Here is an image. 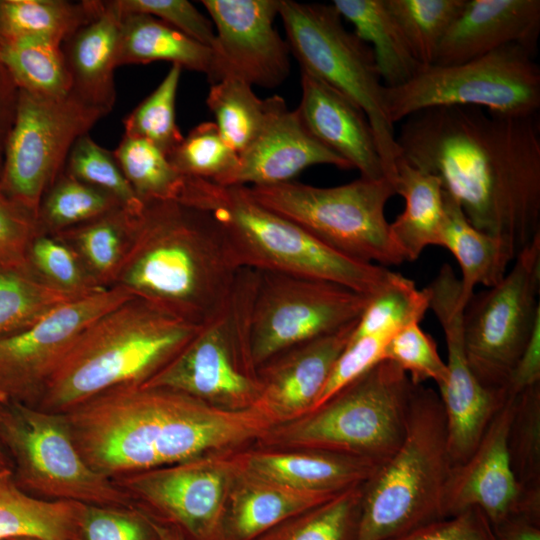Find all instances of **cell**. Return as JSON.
Wrapping results in <instances>:
<instances>
[{
	"label": "cell",
	"instance_id": "1",
	"mask_svg": "<svg viewBox=\"0 0 540 540\" xmlns=\"http://www.w3.org/2000/svg\"><path fill=\"white\" fill-rule=\"evenodd\" d=\"M403 121L396 136L399 158L436 176L476 229L503 240L517 255L540 235L536 115L444 106Z\"/></svg>",
	"mask_w": 540,
	"mask_h": 540
},
{
	"label": "cell",
	"instance_id": "2",
	"mask_svg": "<svg viewBox=\"0 0 540 540\" xmlns=\"http://www.w3.org/2000/svg\"><path fill=\"white\" fill-rule=\"evenodd\" d=\"M63 415L84 461L112 480L247 448L273 426L260 408L228 412L147 386L105 391Z\"/></svg>",
	"mask_w": 540,
	"mask_h": 540
},
{
	"label": "cell",
	"instance_id": "3",
	"mask_svg": "<svg viewBox=\"0 0 540 540\" xmlns=\"http://www.w3.org/2000/svg\"><path fill=\"white\" fill-rule=\"evenodd\" d=\"M239 270L208 213L178 201L148 202L114 286L202 325L226 304Z\"/></svg>",
	"mask_w": 540,
	"mask_h": 540
},
{
	"label": "cell",
	"instance_id": "4",
	"mask_svg": "<svg viewBox=\"0 0 540 540\" xmlns=\"http://www.w3.org/2000/svg\"><path fill=\"white\" fill-rule=\"evenodd\" d=\"M202 325L146 300L130 298L83 331L48 381L36 407L63 414L105 391L142 386Z\"/></svg>",
	"mask_w": 540,
	"mask_h": 540
},
{
	"label": "cell",
	"instance_id": "5",
	"mask_svg": "<svg viewBox=\"0 0 540 540\" xmlns=\"http://www.w3.org/2000/svg\"><path fill=\"white\" fill-rule=\"evenodd\" d=\"M176 201L208 213L239 269L269 271L337 283L374 296L392 271L329 248L297 224L257 202L247 186L184 177Z\"/></svg>",
	"mask_w": 540,
	"mask_h": 540
},
{
	"label": "cell",
	"instance_id": "6",
	"mask_svg": "<svg viewBox=\"0 0 540 540\" xmlns=\"http://www.w3.org/2000/svg\"><path fill=\"white\" fill-rule=\"evenodd\" d=\"M452 466L439 393L414 385L399 448L362 484L356 540H388L445 518Z\"/></svg>",
	"mask_w": 540,
	"mask_h": 540
},
{
	"label": "cell",
	"instance_id": "7",
	"mask_svg": "<svg viewBox=\"0 0 540 540\" xmlns=\"http://www.w3.org/2000/svg\"><path fill=\"white\" fill-rule=\"evenodd\" d=\"M414 385L382 360L305 415L273 425L253 445L321 450L382 465L403 440Z\"/></svg>",
	"mask_w": 540,
	"mask_h": 540
},
{
	"label": "cell",
	"instance_id": "8",
	"mask_svg": "<svg viewBox=\"0 0 540 540\" xmlns=\"http://www.w3.org/2000/svg\"><path fill=\"white\" fill-rule=\"evenodd\" d=\"M257 278L256 270L240 269L222 309L142 386L171 389L228 412L259 408L261 383L251 340Z\"/></svg>",
	"mask_w": 540,
	"mask_h": 540
},
{
	"label": "cell",
	"instance_id": "9",
	"mask_svg": "<svg viewBox=\"0 0 540 540\" xmlns=\"http://www.w3.org/2000/svg\"><path fill=\"white\" fill-rule=\"evenodd\" d=\"M278 15L290 52L301 69L346 96L365 113L384 177L394 185L400 149L386 111L385 86L370 46L344 27L333 4L280 0Z\"/></svg>",
	"mask_w": 540,
	"mask_h": 540
},
{
	"label": "cell",
	"instance_id": "10",
	"mask_svg": "<svg viewBox=\"0 0 540 540\" xmlns=\"http://www.w3.org/2000/svg\"><path fill=\"white\" fill-rule=\"evenodd\" d=\"M261 205L300 226L334 251L363 263L398 265L405 261L385 216L396 195L386 178L360 177L334 187L288 181L247 186Z\"/></svg>",
	"mask_w": 540,
	"mask_h": 540
},
{
	"label": "cell",
	"instance_id": "11",
	"mask_svg": "<svg viewBox=\"0 0 540 540\" xmlns=\"http://www.w3.org/2000/svg\"><path fill=\"white\" fill-rule=\"evenodd\" d=\"M535 54L509 44L452 65L422 67L408 82L385 87L394 124L433 107L471 106L513 117L535 116L540 108V68Z\"/></svg>",
	"mask_w": 540,
	"mask_h": 540
},
{
	"label": "cell",
	"instance_id": "12",
	"mask_svg": "<svg viewBox=\"0 0 540 540\" xmlns=\"http://www.w3.org/2000/svg\"><path fill=\"white\" fill-rule=\"evenodd\" d=\"M0 447L11 462L14 482L31 496L133 507L125 491L84 461L63 414L0 402Z\"/></svg>",
	"mask_w": 540,
	"mask_h": 540
},
{
	"label": "cell",
	"instance_id": "13",
	"mask_svg": "<svg viewBox=\"0 0 540 540\" xmlns=\"http://www.w3.org/2000/svg\"><path fill=\"white\" fill-rule=\"evenodd\" d=\"M540 235L516 258L497 285L473 293L463 310L469 366L487 388L506 390L510 375L540 321Z\"/></svg>",
	"mask_w": 540,
	"mask_h": 540
},
{
	"label": "cell",
	"instance_id": "14",
	"mask_svg": "<svg viewBox=\"0 0 540 540\" xmlns=\"http://www.w3.org/2000/svg\"><path fill=\"white\" fill-rule=\"evenodd\" d=\"M107 114L73 92L52 98L19 90L0 174L2 190L37 216L75 141Z\"/></svg>",
	"mask_w": 540,
	"mask_h": 540
},
{
	"label": "cell",
	"instance_id": "15",
	"mask_svg": "<svg viewBox=\"0 0 540 540\" xmlns=\"http://www.w3.org/2000/svg\"><path fill=\"white\" fill-rule=\"evenodd\" d=\"M370 298L325 280L258 271L251 314L256 366L358 321Z\"/></svg>",
	"mask_w": 540,
	"mask_h": 540
},
{
	"label": "cell",
	"instance_id": "16",
	"mask_svg": "<svg viewBox=\"0 0 540 540\" xmlns=\"http://www.w3.org/2000/svg\"><path fill=\"white\" fill-rule=\"evenodd\" d=\"M233 452L117 477L132 506L183 540H223V518L235 470Z\"/></svg>",
	"mask_w": 540,
	"mask_h": 540
},
{
	"label": "cell",
	"instance_id": "17",
	"mask_svg": "<svg viewBox=\"0 0 540 540\" xmlns=\"http://www.w3.org/2000/svg\"><path fill=\"white\" fill-rule=\"evenodd\" d=\"M133 297L120 286L105 288L59 306L24 330L0 337V402L36 407L83 331Z\"/></svg>",
	"mask_w": 540,
	"mask_h": 540
},
{
	"label": "cell",
	"instance_id": "18",
	"mask_svg": "<svg viewBox=\"0 0 540 540\" xmlns=\"http://www.w3.org/2000/svg\"><path fill=\"white\" fill-rule=\"evenodd\" d=\"M425 289L429 308L445 336L448 375L438 389L446 418L448 450L455 466L471 455L491 420L511 395L506 390L482 385L469 366L462 334L465 307L460 299V281L452 267L442 265Z\"/></svg>",
	"mask_w": 540,
	"mask_h": 540
},
{
	"label": "cell",
	"instance_id": "19",
	"mask_svg": "<svg viewBox=\"0 0 540 540\" xmlns=\"http://www.w3.org/2000/svg\"><path fill=\"white\" fill-rule=\"evenodd\" d=\"M215 39L210 84L233 77L275 88L290 72V48L276 31L280 0H203Z\"/></svg>",
	"mask_w": 540,
	"mask_h": 540
},
{
	"label": "cell",
	"instance_id": "20",
	"mask_svg": "<svg viewBox=\"0 0 540 540\" xmlns=\"http://www.w3.org/2000/svg\"><path fill=\"white\" fill-rule=\"evenodd\" d=\"M513 408L514 396H509L471 455L452 466L443 498L444 517L476 507L492 526L513 517L540 523V513L527 505L511 467L508 432Z\"/></svg>",
	"mask_w": 540,
	"mask_h": 540
},
{
	"label": "cell",
	"instance_id": "21",
	"mask_svg": "<svg viewBox=\"0 0 540 540\" xmlns=\"http://www.w3.org/2000/svg\"><path fill=\"white\" fill-rule=\"evenodd\" d=\"M356 323L290 347L258 367L259 408L273 425L312 410Z\"/></svg>",
	"mask_w": 540,
	"mask_h": 540
},
{
	"label": "cell",
	"instance_id": "22",
	"mask_svg": "<svg viewBox=\"0 0 540 540\" xmlns=\"http://www.w3.org/2000/svg\"><path fill=\"white\" fill-rule=\"evenodd\" d=\"M539 33V0H466L442 39L434 64L462 63L509 44L535 54Z\"/></svg>",
	"mask_w": 540,
	"mask_h": 540
},
{
	"label": "cell",
	"instance_id": "23",
	"mask_svg": "<svg viewBox=\"0 0 540 540\" xmlns=\"http://www.w3.org/2000/svg\"><path fill=\"white\" fill-rule=\"evenodd\" d=\"M301 92L296 110L311 135L358 169L360 177L383 178L382 161L365 113L346 96L302 69Z\"/></svg>",
	"mask_w": 540,
	"mask_h": 540
},
{
	"label": "cell",
	"instance_id": "24",
	"mask_svg": "<svg viewBox=\"0 0 540 540\" xmlns=\"http://www.w3.org/2000/svg\"><path fill=\"white\" fill-rule=\"evenodd\" d=\"M352 169L350 164L321 144L303 124L298 111L279 113L241 154L226 185L268 186L292 179L314 165Z\"/></svg>",
	"mask_w": 540,
	"mask_h": 540
},
{
	"label": "cell",
	"instance_id": "25",
	"mask_svg": "<svg viewBox=\"0 0 540 540\" xmlns=\"http://www.w3.org/2000/svg\"><path fill=\"white\" fill-rule=\"evenodd\" d=\"M245 469L290 488L340 493L366 482L380 466L371 461L313 449L252 445L234 452Z\"/></svg>",
	"mask_w": 540,
	"mask_h": 540
},
{
	"label": "cell",
	"instance_id": "26",
	"mask_svg": "<svg viewBox=\"0 0 540 540\" xmlns=\"http://www.w3.org/2000/svg\"><path fill=\"white\" fill-rule=\"evenodd\" d=\"M234 460L236 466L223 518V540H254L287 518L339 494L296 490L245 469L235 456Z\"/></svg>",
	"mask_w": 540,
	"mask_h": 540
},
{
	"label": "cell",
	"instance_id": "27",
	"mask_svg": "<svg viewBox=\"0 0 540 540\" xmlns=\"http://www.w3.org/2000/svg\"><path fill=\"white\" fill-rule=\"evenodd\" d=\"M122 17L117 0L104 1L101 13L62 44L71 92L107 113L116 101L114 70Z\"/></svg>",
	"mask_w": 540,
	"mask_h": 540
},
{
	"label": "cell",
	"instance_id": "28",
	"mask_svg": "<svg viewBox=\"0 0 540 540\" xmlns=\"http://www.w3.org/2000/svg\"><path fill=\"white\" fill-rule=\"evenodd\" d=\"M439 246L449 250L459 263L460 299L464 307L476 285L490 288L500 283L517 256L503 240L476 229L465 217L459 203L446 191Z\"/></svg>",
	"mask_w": 540,
	"mask_h": 540
},
{
	"label": "cell",
	"instance_id": "29",
	"mask_svg": "<svg viewBox=\"0 0 540 540\" xmlns=\"http://www.w3.org/2000/svg\"><path fill=\"white\" fill-rule=\"evenodd\" d=\"M394 189L405 208L390 223L392 239L405 261L416 260L431 245L439 246L444 219V190L434 175L399 158Z\"/></svg>",
	"mask_w": 540,
	"mask_h": 540
},
{
	"label": "cell",
	"instance_id": "30",
	"mask_svg": "<svg viewBox=\"0 0 540 540\" xmlns=\"http://www.w3.org/2000/svg\"><path fill=\"white\" fill-rule=\"evenodd\" d=\"M167 61L203 73H212V49L165 22L147 14H123L117 66Z\"/></svg>",
	"mask_w": 540,
	"mask_h": 540
},
{
	"label": "cell",
	"instance_id": "31",
	"mask_svg": "<svg viewBox=\"0 0 540 540\" xmlns=\"http://www.w3.org/2000/svg\"><path fill=\"white\" fill-rule=\"evenodd\" d=\"M332 4L354 26V34L370 46L385 87L408 82L423 67L385 0H334Z\"/></svg>",
	"mask_w": 540,
	"mask_h": 540
},
{
	"label": "cell",
	"instance_id": "32",
	"mask_svg": "<svg viewBox=\"0 0 540 540\" xmlns=\"http://www.w3.org/2000/svg\"><path fill=\"white\" fill-rule=\"evenodd\" d=\"M83 503L48 501L20 489L12 473L0 475V540L31 537L72 540Z\"/></svg>",
	"mask_w": 540,
	"mask_h": 540
},
{
	"label": "cell",
	"instance_id": "33",
	"mask_svg": "<svg viewBox=\"0 0 540 540\" xmlns=\"http://www.w3.org/2000/svg\"><path fill=\"white\" fill-rule=\"evenodd\" d=\"M206 104L226 143L238 155L245 151L287 104L279 95L261 99L252 86L227 77L210 85Z\"/></svg>",
	"mask_w": 540,
	"mask_h": 540
},
{
	"label": "cell",
	"instance_id": "34",
	"mask_svg": "<svg viewBox=\"0 0 540 540\" xmlns=\"http://www.w3.org/2000/svg\"><path fill=\"white\" fill-rule=\"evenodd\" d=\"M138 214L119 208L55 235L74 249L100 287L109 288L132 246Z\"/></svg>",
	"mask_w": 540,
	"mask_h": 540
},
{
	"label": "cell",
	"instance_id": "35",
	"mask_svg": "<svg viewBox=\"0 0 540 540\" xmlns=\"http://www.w3.org/2000/svg\"><path fill=\"white\" fill-rule=\"evenodd\" d=\"M2 7L7 43L40 38L62 45L101 13L104 1L3 0Z\"/></svg>",
	"mask_w": 540,
	"mask_h": 540
},
{
	"label": "cell",
	"instance_id": "36",
	"mask_svg": "<svg viewBox=\"0 0 540 540\" xmlns=\"http://www.w3.org/2000/svg\"><path fill=\"white\" fill-rule=\"evenodd\" d=\"M0 62L19 90L52 98L71 92V78L60 44L40 38L11 40L0 51Z\"/></svg>",
	"mask_w": 540,
	"mask_h": 540
},
{
	"label": "cell",
	"instance_id": "37",
	"mask_svg": "<svg viewBox=\"0 0 540 540\" xmlns=\"http://www.w3.org/2000/svg\"><path fill=\"white\" fill-rule=\"evenodd\" d=\"M362 484L293 515L254 540H356Z\"/></svg>",
	"mask_w": 540,
	"mask_h": 540
},
{
	"label": "cell",
	"instance_id": "38",
	"mask_svg": "<svg viewBox=\"0 0 540 540\" xmlns=\"http://www.w3.org/2000/svg\"><path fill=\"white\" fill-rule=\"evenodd\" d=\"M79 297L49 285L30 269L0 266V337L28 328Z\"/></svg>",
	"mask_w": 540,
	"mask_h": 540
},
{
	"label": "cell",
	"instance_id": "39",
	"mask_svg": "<svg viewBox=\"0 0 540 540\" xmlns=\"http://www.w3.org/2000/svg\"><path fill=\"white\" fill-rule=\"evenodd\" d=\"M508 452L527 505L540 513V383L514 396Z\"/></svg>",
	"mask_w": 540,
	"mask_h": 540
},
{
	"label": "cell",
	"instance_id": "40",
	"mask_svg": "<svg viewBox=\"0 0 540 540\" xmlns=\"http://www.w3.org/2000/svg\"><path fill=\"white\" fill-rule=\"evenodd\" d=\"M123 208L112 195L86 184L64 170L43 195L38 231L56 234Z\"/></svg>",
	"mask_w": 540,
	"mask_h": 540
},
{
	"label": "cell",
	"instance_id": "41",
	"mask_svg": "<svg viewBox=\"0 0 540 540\" xmlns=\"http://www.w3.org/2000/svg\"><path fill=\"white\" fill-rule=\"evenodd\" d=\"M113 153L127 181L143 203L176 201L184 176L156 145L143 138L124 134Z\"/></svg>",
	"mask_w": 540,
	"mask_h": 540
},
{
	"label": "cell",
	"instance_id": "42",
	"mask_svg": "<svg viewBox=\"0 0 540 540\" xmlns=\"http://www.w3.org/2000/svg\"><path fill=\"white\" fill-rule=\"evenodd\" d=\"M416 60L435 63L446 32L459 16L466 0H385Z\"/></svg>",
	"mask_w": 540,
	"mask_h": 540
},
{
	"label": "cell",
	"instance_id": "43",
	"mask_svg": "<svg viewBox=\"0 0 540 540\" xmlns=\"http://www.w3.org/2000/svg\"><path fill=\"white\" fill-rule=\"evenodd\" d=\"M428 309L426 289L420 290L412 280L392 272L384 287L370 298L350 339L370 334L392 336L410 323H420Z\"/></svg>",
	"mask_w": 540,
	"mask_h": 540
},
{
	"label": "cell",
	"instance_id": "44",
	"mask_svg": "<svg viewBox=\"0 0 540 540\" xmlns=\"http://www.w3.org/2000/svg\"><path fill=\"white\" fill-rule=\"evenodd\" d=\"M182 68L173 64L159 85L123 120L124 134L143 138L168 156L182 141L176 96Z\"/></svg>",
	"mask_w": 540,
	"mask_h": 540
},
{
	"label": "cell",
	"instance_id": "45",
	"mask_svg": "<svg viewBox=\"0 0 540 540\" xmlns=\"http://www.w3.org/2000/svg\"><path fill=\"white\" fill-rule=\"evenodd\" d=\"M184 177L226 185L236 171L239 155L222 138L214 122H202L183 137L167 156Z\"/></svg>",
	"mask_w": 540,
	"mask_h": 540
},
{
	"label": "cell",
	"instance_id": "46",
	"mask_svg": "<svg viewBox=\"0 0 540 540\" xmlns=\"http://www.w3.org/2000/svg\"><path fill=\"white\" fill-rule=\"evenodd\" d=\"M64 171L112 195L124 209L133 214L140 213L144 206L123 174L113 151L97 144L89 134L75 141L68 154Z\"/></svg>",
	"mask_w": 540,
	"mask_h": 540
},
{
	"label": "cell",
	"instance_id": "47",
	"mask_svg": "<svg viewBox=\"0 0 540 540\" xmlns=\"http://www.w3.org/2000/svg\"><path fill=\"white\" fill-rule=\"evenodd\" d=\"M27 260L36 276L66 293L86 296L105 289L94 281L74 249L55 234L38 232Z\"/></svg>",
	"mask_w": 540,
	"mask_h": 540
},
{
	"label": "cell",
	"instance_id": "48",
	"mask_svg": "<svg viewBox=\"0 0 540 540\" xmlns=\"http://www.w3.org/2000/svg\"><path fill=\"white\" fill-rule=\"evenodd\" d=\"M383 360L397 365L415 385L433 380L439 388L447 380L446 362L440 357L433 337L418 322L402 327L390 338Z\"/></svg>",
	"mask_w": 540,
	"mask_h": 540
},
{
	"label": "cell",
	"instance_id": "49",
	"mask_svg": "<svg viewBox=\"0 0 540 540\" xmlns=\"http://www.w3.org/2000/svg\"><path fill=\"white\" fill-rule=\"evenodd\" d=\"M72 540H159V534L134 507L83 503Z\"/></svg>",
	"mask_w": 540,
	"mask_h": 540
},
{
	"label": "cell",
	"instance_id": "50",
	"mask_svg": "<svg viewBox=\"0 0 540 540\" xmlns=\"http://www.w3.org/2000/svg\"><path fill=\"white\" fill-rule=\"evenodd\" d=\"M37 216L0 187V266L29 269V246L38 234Z\"/></svg>",
	"mask_w": 540,
	"mask_h": 540
},
{
	"label": "cell",
	"instance_id": "51",
	"mask_svg": "<svg viewBox=\"0 0 540 540\" xmlns=\"http://www.w3.org/2000/svg\"><path fill=\"white\" fill-rule=\"evenodd\" d=\"M123 14L151 15L211 48L215 31L211 20L186 0H117Z\"/></svg>",
	"mask_w": 540,
	"mask_h": 540
},
{
	"label": "cell",
	"instance_id": "52",
	"mask_svg": "<svg viewBox=\"0 0 540 540\" xmlns=\"http://www.w3.org/2000/svg\"><path fill=\"white\" fill-rule=\"evenodd\" d=\"M392 336L370 334L350 339L336 360L312 409L382 361L385 347Z\"/></svg>",
	"mask_w": 540,
	"mask_h": 540
},
{
	"label": "cell",
	"instance_id": "53",
	"mask_svg": "<svg viewBox=\"0 0 540 540\" xmlns=\"http://www.w3.org/2000/svg\"><path fill=\"white\" fill-rule=\"evenodd\" d=\"M388 540H498L485 514L476 507L421 525Z\"/></svg>",
	"mask_w": 540,
	"mask_h": 540
},
{
	"label": "cell",
	"instance_id": "54",
	"mask_svg": "<svg viewBox=\"0 0 540 540\" xmlns=\"http://www.w3.org/2000/svg\"><path fill=\"white\" fill-rule=\"evenodd\" d=\"M538 383H540V321L536 323L529 342L510 375L507 392L515 396Z\"/></svg>",
	"mask_w": 540,
	"mask_h": 540
},
{
	"label": "cell",
	"instance_id": "55",
	"mask_svg": "<svg viewBox=\"0 0 540 540\" xmlns=\"http://www.w3.org/2000/svg\"><path fill=\"white\" fill-rule=\"evenodd\" d=\"M19 89L0 62V174L9 134L14 124Z\"/></svg>",
	"mask_w": 540,
	"mask_h": 540
},
{
	"label": "cell",
	"instance_id": "56",
	"mask_svg": "<svg viewBox=\"0 0 540 540\" xmlns=\"http://www.w3.org/2000/svg\"><path fill=\"white\" fill-rule=\"evenodd\" d=\"M498 540H540V523L523 517H513L495 526Z\"/></svg>",
	"mask_w": 540,
	"mask_h": 540
},
{
	"label": "cell",
	"instance_id": "57",
	"mask_svg": "<svg viewBox=\"0 0 540 540\" xmlns=\"http://www.w3.org/2000/svg\"><path fill=\"white\" fill-rule=\"evenodd\" d=\"M154 525L158 531L159 540H183L176 530L156 524Z\"/></svg>",
	"mask_w": 540,
	"mask_h": 540
},
{
	"label": "cell",
	"instance_id": "58",
	"mask_svg": "<svg viewBox=\"0 0 540 540\" xmlns=\"http://www.w3.org/2000/svg\"><path fill=\"white\" fill-rule=\"evenodd\" d=\"M12 473L11 462L0 447V474Z\"/></svg>",
	"mask_w": 540,
	"mask_h": 540
},
{
	"label": "cell",
	"instance_id": "59",
	"mask_svg": "<svg viewBox=\"0 0 540 540\" xmlns=\"http://www.w3.org/2000/svg\"><path fill=\"white\" fill-rule=\"evenodd\" d=\"M2 1L3 0H0V51L7 44V38H6V34H5L4 21H3Z\"/></svg>",
	"mask_w": 540,
	"mask_h": 540
},
{
	"label": "cell",
	"instance_id": "60",
	"mask_svg": "<svg viewBox=\"0 0 540 540\" xmlns=\"http://www.w3.org/2000/svg\"><path fill=\"white\" fill-rule=\"evenodd\" d=\"M9 540H40V539L31 538V537H18V538H13V539H9Z\"/></svg>",
	"mask_w": 540,
	"mask_h": 540
},
{
	"label": "cell",
	"instance_id": "61",
	"mask_svg": "<svg viewBox=\"0 0 540 540\" xmlns=\"http://www.w3.org/2000/svg\"><path fill=\"white\" fill-rule=\"evenodd\" d=\"M5 474H7V473H5ZM0 475H2V474H0Z\"/></svg>",
	"mask_w": 540,
	"mask_h": 540
}]
</instances>
